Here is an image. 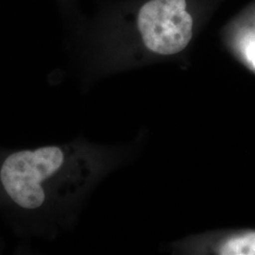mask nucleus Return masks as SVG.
<instances>
[{
    "instance_id": "nucleus-3",
    "label": "nucleus",
    "mask_w": 255,
    "mask_h": 255,
    "mask_svg": "<svg viewBox=\"0 0 255 255\" xmlns=\"http://www.w3.org/2000/svg\"><path fill=\"white\" fill-rule=\"evenodd\" d=\"M223 255H255V233L230 239L220 248Z\"/></svg>"
},
{
    "instance_id": "nucleus-1",
    "label": "nucleus",
    "mask_w": 255,
    "mask_h": 255,
    "mask_svg": "<svg viewBox=\"0 0 255 255\" xmlns=\"http://www.w3.org/2000/svg\"><path fill=\"white\" fill-rule=\"evenodd\" d=\"M87 161L68 146H47L9 154L0 168V182L9 199L24 209L42 207L64 176L87 168Z\"/></svg>"
},
{
    "instance_id": "nucleus-2",
    "label": "nucleus",
    "mask_w": 255,
    "mask_h": 255,
    "mask_svg": "<svg viewBox=\"0 0 255 255\" xmlns=\"http://www.w3.org/2000/svg\"><path fill=\"white\" fill-rule=\"evenodd\" d=\"M186 0H150L139 10L137 25L145 46L161 55L182 51L193 36Z\"/></svg>"
}]
</instances>
